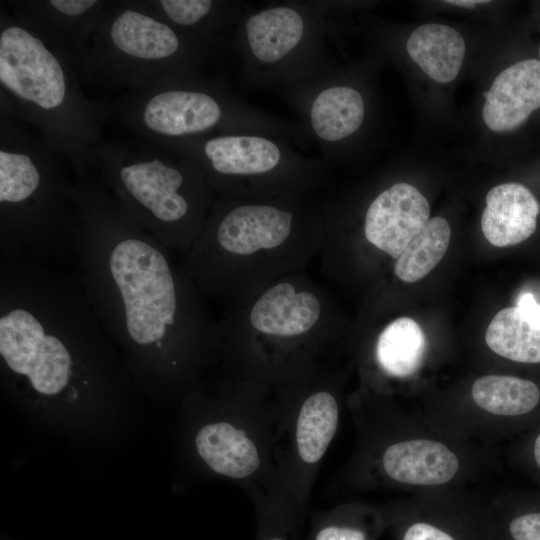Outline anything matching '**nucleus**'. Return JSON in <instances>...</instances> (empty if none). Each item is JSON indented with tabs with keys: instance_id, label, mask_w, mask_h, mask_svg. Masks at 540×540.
Segmentation results:
<instances>
[{
	"instance_id": "obj_1",
	"label": "nucleus",
	"mask_w": 540,
	"mask_h": 540,
	"mask_svg": "<svg viewBox=\"0 0 540 540\" xmlns=\"http://www.w3.org/2000/svg\"><path fill=\"white\" fill-rule=\"evenodd\" d=\"M70 270L108 337L165 355L182 327V289L168 248L99 190H75Z\"/></svg>"
},
{
	"instance_id": "obj_2",
	"label": "nucleus",
	"mask_w": 540,
	"mask_h": 540,
	"mask_svg": "<svg viewBox=\"0 0 540 540\" xmlns=\"http://www.w3.org/2000/svg\"><path fill=\"white\" fill-rule=\"evenodd\" d=\"M74 191L50 180L26 154L0 150V251L10 257L44 262L67 248Z\"/></svg>"
},
{
	"instance_id": "obj_3",
	"label": "nucleus",
	"mask_w": 540,
	"mask_h": 540,
	"mask_svg": "<svg viewBox=\"0 0 540 540\" xmlns=\"http://www.w3.org/2000/svg\"><path fill=\"white\" fill-rule=\"evenodd\" d=\"M194 436L196 454L215 474L239 483L252 501L275 492L273 440L278 404L244 395Z\"/></svg>"
},
{
	"instance_id": "obj_4",
	"label": "nucleus",
	"mask_w": 540,
	"mask_h": 540,
	"mask_svg": "<svg viewBox=\"0 0 540 540\" xmlns=\"http://www.w3.org/2000/svg\"><path fill=\"white\" fill-rule=\"evenodd\" d=\"M335 392L318 387L278 403L273 440L275 494L305 519L319 466L339 426Z\"/></svg>"
},
{
	"instance_id": "obj_5",
	"label": "nucleus",
	"mask_w": 540,
	"mask_h": 540,
	"mask_svg": "<svg viewBox=\"0 0 540 540\" xmlns=\"http://www.w3.org/2000/svg\"><path fill=\"white\" fill-rule=\"evenodd\" d=\"M110 183L114 201L129 218L167 248L177 245L191 208L181 169L159 158L143 159L113 169Z\"/></svg>"
},
{
	"instance_id": "obj_6",
	"label": "nucleus",
	"mask_w": 540,
	"mask_h": 540,
	"mask_svg": "<svg viewBox=\"0 0 540 540\" xmlns=\"http://www.w3.org/2000/svg\"><path fill=\"white\" fill-rule=\"evenodd\" d=\"M0 81L19 98L45 110L59 107L66 96V79L57 58L40 39L18 26L0 34Z\"/></svg>"
},
{
	"instance_id": "obj_7",
	"label": "nucleus",
	"mask_w": 540,
	"mask_h": 540,
	"mask_svg": "<svg viewBox=\"0 0 540 540\" xmlns=\"http://www.w3.org/2000/svg\"><path fill=\"white\" fill-rule=\"evenodd\" d=\"M427 199L414 186L400 182L379 194L365 216V237L397 259L429 221Z\"/></svg>"
},
{
	"instance_id": "obj_8",
	"label": "nucleus",
	"mask_w": 540,
	"mask_h": 540,
	"mask_svg": "<svg viewBox=\"0 0 540 540\" xmlns=\"http://www.w3.org/2000/svg\"><path fill=\"white\" fill-rule=\"evenodd\" d=\"M370 469L388 481L434 486L450 481L459 469L457 456L443 443L430 439L398 440L382 444Z\"/></svg>"
},
{
	"instance_id": "obj_9",
	"label": "nucleus",
	"mask_w": 540,
	"mask_h": 540,
	"mask_svg": "<svg viewBox=\"0 0 540 540\" xmlns=\"http://www.w3.org/2000/svg\"><path fill=\"white\" fill-rule=\"evenodd\" d=\"M483 119L488 128H518L540 108V60L519 61L503 70L484 92Z\"/></svg>"
},
{
	"instance_id": "obj_10",
	"label": "nucleus",
	"mask_w": 540,
	"mask_h": 540,
	"mask_svg": "<svg viewBox=\"0 0 540 540\" xmlns=\"http://www.w3.org/2000/svg\"><path fill=\"white\" fill-rule=\"evenodd\" d=\"M293 214L270 205H242L219 221L215 237L229 253L248 255L282 244L292 228Z\"/></svg>"
},
{
	"instance_id": "obj_11",
	"label": "nucleus",
	"mask_w": 540,
	"mask_h": 540,
	"mask_svg": "<svg viewBox=\"0 0 540 540\" xmlns=\"http://www.w3.org/2000/svg\"><path fill=\"white\" fill-rule=\"evenodd\" d=\"M485 200L481 228L492 245H516L535 232L540 205L526 186L517 182L497 185L487 193Z\"/></svg>"
},
{
	"instance_id": "obj_12",
	"label": "nucleus",
	"mask_w": 540,
	"mask_h": 540,
	"mask_svg": "<svg viewBox=\"0 0 540 540\" xmlns=\"http://www.w3.org/2000/svg\"><path fill=\"white\" fill-rule=\"evenodd\" d=\"M219 103L206 93L170 90L153 96L143 110V121L153 132L183 136L206 131L221 118Z\"/></svg>"
},
{
	"instance_id": "obj_13",
	"label": "nucleus",
	"mask_w": 540,
	"mask_h": 540,
	"mask_svg": "<svg viewBox=\"0 0 540 540\" xmlns=\"http://www.w3.org/2000/svg\"><path fill=\"white\" fill-rule=\"evenodd\" d=\"M320 305L310 292H296L289 283L269 289L256 302L250 320L253 327L277 337H294L307 332L317 322Z\"/></svg>"
},
{
	"instance_id": "obj_14",
	"label": "nucleus",
	"mask_w": 540,
	"mask_h": 540,
	"mask_svg": "<svg viewBox=\"0 0 540 540\" xmlns=\"http://www.w3.org/2000/svg\"><path fill=\"white\" fill-rule=\"evenodd\" d=\"M406 49L411 59L434 81L448 83L458 75L465 56V42L454 28L429 23L416 28Z\"/></svg>"
},
{
	"instance_id": "obj_15",
	"label": "nucleus",
	"mask_w": 540,
	"mask_h": 540,
	"mask_svg": "<svg viewBox=\"0 0 540 540\" xmlns=\"http://www.w3.org/2000/svg\"><path fill=\"white\" fill-rule=\"evenodd\" d=\"M214 171L221 175H254L273 170L281 160L279 147L271 140L248 135L209 139L203 147Z\"/></svg>"
},
{
	"instance_id": "obj_16",
	"label": "nucleus",
	"mask_w": 540,
	"mask_h": 540,
	"mask_svg": "<svg viewBox=\"0 0 540 540\" xmlns=\"http://www.w3.org/2000/svg\"><path fill=\"white\" fill-rule=\"evenodd\" d=\"M245 29L253 56L263 63L272 64L283 59L300 43L304 20L295 9L278 6L253 14Z\"/></svg>"
},
{
	"instance_id": "obj_17",
	"label": "nucleus",
	"mask_w": 540,
	"mask_h": 540,
	"mask_svg": "<svg viewBox=\"0 0 540 540\" xmlns=\"http://www.w3.org/2000/svg\"><path fill=\"white\" fill-rule=\"evenodd\" d=\"M110 38L122 53L144 60L168 58L180 44L169 26L134 10H124L114 19Z\"/></svg>"
},
{
	"instance_id": "obj_18",
	"label": "nucleus",
	"mask_w": 540,
	"mask_h": 540,
	"mask_svg": "<svg viewBox=\"0 0 540 540\" xmlns=\"http://www.w3.org/2000/svg\"><path fill=\"white\" fill-rule=\"evenodd\" d=\"M361 94L348 86H333L320 92L310 109L311 126L322 140H342L361 126L364 119Z\"/></svg>"
},
{
	"instance_id": "obj_19",
	"label": "nucleus",
	"mask_w": 540,
	"mask_h": 540,
	"mask_svg": "<svg viewBox=\"0 0 540 540\" xmlns=\"http://www.w3.org/2000/svg\"><path fill=\"white\" fill-rule=\"evenodd\" d=\"M426 339L420 325L409 317H401L380 333L375 357L381 371L389 377L406 378L420 367Z\"/></svg>"
},
{
	"instance_id": "obj_20",
	"label": "nucleus",
	"mask_w": 540,
	"mask_h": 540,
	"mask_svg": "<svg viewBox=\"0 0 540 540\" xmlns=\"http://www.w3.org/2000/svg\"><path fill=\"white\" fill-rule=\"evenodd\" d=\"M485 340L496 354L521 363H540V323L524 317L519 309L500 310L490 322Z\"/></svg>"
},
{
	"instance_id": "obj_21",
	"label": "nucleus",
	"mask_w": 540,
	"mask_h": 540,
	"mask_svg": "<svg viewBox=\"0 0 540 540\" xmlns=\"http://www.w3.org/2000/svg\"><path fill=\"white\" fill-rule=\"evenodd\" d=\"M471 395L480 408L500 416L529 413L540 401V390L534 382L506 375L480 377L472 385Z\"/></svg>"
},
{
	"instance_id": "obj_22",
	"label": "nucleus",
	"mask_w": 540,
	"mask_h": 540,
	"mask_svg": "<svg viewBox=\"0 0 540 540\" xmlns=\"http://www.w3.org/2000/svg\"><path fill=\"white\" fill-rule=\"evenodd\" d=\"M451 236L443 217L429 219L396 259L394 272L402 281L413 283L425 277L445 255Z\"/></svg>"
},
{
	"instance_id": "obj_23",
	"label": "nucleus",
	"mask_w": 540,
	"mask_h": 540,
	"mask_svg": "<svg viewBox=\"0 0 540 540\" xmlns=\"http://www.w3.org/2000/svg\"><path fill=\"white\" fill-rule=\"evenodd\" d=\"M382 527L383 518L375 512L340 505L311 514L306 540H374Z\"/></svg>"
},
{
	"instance_id": "obj_24",
	"label": "nucleus",
	"mask_w": 540,
	"mask_h": 540,
	"mask_svg": "<svg viewBox=\"0 0 540 540\" xmlns=\"http://www.w3.org/2000/svg\"><path fill=\"white\" fill-rule=\"evenodd\" d=\"M256 540H299L305 519L301 518L279 495L256 499Z\"/></svg>"
},
{
	"instance_id": "obj_25",
	"label": "nucleus",
	"mask_w": 540,
	"mask_h": 540,
	"mask_svg": "<svg viewBox=\"0 0 540 540\" xmlns=\"http://www.w3.org/2000/svg\"><path fill=\"white\" fill-rule=\"evenodd\" d=\"M159 3L171 21L182 26L196 24L209 13L213 5L208 0H163Z\"/></svg>"
},
{
	"instance_id": "obj_26",
	"label": "nucleus",
	"mask_w": 540,
	"mask_h": 540,
	"mask_svg": "<svg viewBox=\"0 0 540 540\" xmlns=\"http://www.w3.org/2000/svg\"><path fill=\"white\" fill-rule=\"evenodd\" d=\"M508 531L512 540H540V512L526 513L513 518Z\"/></svg>"
},
{
	"instance_id": "obj_27",
	"label": "nucleus",
	"mask_w": 540,
	"mask_h": 540,
	"mask_svg": "<svg viewBox=\"0 0 540 540\" xmlns=\"http://www.w3.org/2000/svg\"><path fill=\"white\" fill-rule=\"evenodd\" d=\"M96 1L94 0H52L53 8L64 15L79 16L89 10Z\"/></svg>"
},
{
	"instance_id": "obj_28",
	"label": "nucleus",
	"mask_w": 540,
	"mask_h": 540,
	"mask_svg": "<svg viewBox=\"0 0 540 540\" xmlns=\"http://www.w3.org/2000/svg\"><path fill=\"white\" fill-rule=\"evenodd\" d=\"M516 307L527 319L540 323V304L532 293H522L517 300Z\"/></svg>"
},
{
	"instance_id": "obj_29",
	"label": "nucleus",
	"mask_w": 540,
	"mask_h": 540,
	"mask_svg": "<svg viewBox=\"0 0 540 540\" xmlns=\"http://www.w3.org/2000/svg\"><path fill=\"white\" fill-rule=\"evenodd\" d=\"M447 4H452L455 6H461L466 8H474L478 4H486L489 1H480V0H453V1H445Z\"/></svg>"
},
{
	"instance_id": "obj_30",
	"label": "nucleus",
	"mask_w": 540,
	"mask_h": 540,
	"mask_svg": "<svg viewBox=\"0 0 540 540\" xmlns=\"http://www.w3.org/2000/svg\"><path fill=\"white\" fill-rule=\"evenodd\" d=\"M534 457L537 466L540 468V434L537 436L534 444Z\"/></svg>"
},
{
	"instance_id": "obj_31",
	"label": "nucleus",
	"mask_w": 540,
	"mask_h": 540,
	"mask_svg": "<svg viewBox=\"0 0 540 540\" xmlns=\"http://www.w3.org/2000/svg\"><path fill=\"white\" fill-rule=\"evenodd\" d=\"M539 54H540V49H539Z\"/></svg>"
}]
</instances>
